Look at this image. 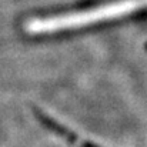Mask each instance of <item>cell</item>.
I'll use <instances>...</instances> for the list:
<instances>
[{
  "mask_svg": "<svg viewBox=\"0 0 147 147\" xmlns=\"http://www.w3.org/2000/svg\"><path fill=\"white\" fill-rule=\"evenodd\" d=\"M142 7H147V0H121V1L110 3V4L100 6V7L92 9V10L80 11V13L33 19L26 24V30L32 34L54 33L59 30L74 29V27L97 23L101 20L119 17V16L131 13L137 9H142Z\"/></svg>",
  "mask_w": 147,
  "mask_h": 147,
  "instance_id": "6da1fadb",
  "label": "cell"
}]
</instances>
